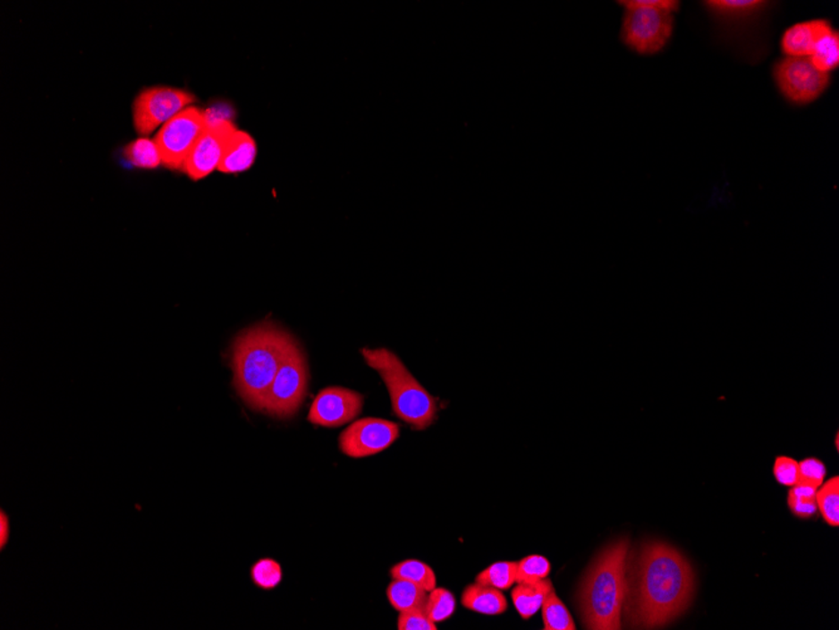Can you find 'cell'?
Listing matches in <instances>:
<instances>
[{"instance_id":"cell-18","label":"cell","mask_w":839,"mask_h":630,"mask_svg":"<svg viewBox=\"0 0 839 630\" xmlns=\"http://www.w3.org/2000/svg\"><path fill=\"white\" fill-rule=\"evenodd\" d=\"M390 574L393 579L407 580V582L421 586L428 592L436 588V575L434 570L428 564L416 558H409V560L394 565Z\"/></svg>"},{"instance_id":"cell-6","label":"cell","mask_w":839,"mask_h":630,"mask_svg":"<svg viewBox=\"0 0 839 630\" xmlns=\"http://www.w3.org/2000/svg\"><path fill=\"white\" fill-rule=\"evenodd\" d=\"M309 379L304 353L293 341L270 385L264 400L263 413L279 419L293 417L307 396Z\"/></svg>"},{"instance_id":"cell-4","label":"cell","mask_w":839,"mask_h":630,"mask_svg":"<svg viewBox=\"0 0 839 630\" xmlns=\"http://www.w3.org/2000/svg\"><path fill=\"white\" fill-rule=\"evenodd\" d=\"M361 353L366 364L377 371L386 385L394 414L412 430L431 427L439 411L437 400L419 383L399 356L385 347H363Z\"/></svg>"},{"instance_id":"cell-14","label":"cell","mask_w":839,"mask_h":630,"mask_svg":"<svg viewBox=\"0 0 839 630\" xmlns=\"http://www.w3.org/2000/svg\"><path fill=\"white\" fill-rule=\"evenodd\" d=\"M256 158V140L251 138L250 133L236 130L234 135L229 140L217 172L223 174L247 172L253 166Z\"/></svg>"},{"instance_id":"cell-16","label":"cell","mask_w":839,"mask_h":630,"mask_svg":"<svg viewBox=\"0 0 839 630\" xmlns=\"http://www.w3.org/2000/svg\"><path fill=\"white\" fill-rule=\"evenodd\" d=\"M552 588L553 584L548 577L538 583H518L513 589L512 599L519 616L524 620L530 619L542 608Z\"/></svg>"},{"instance_id":"cell-5","label":"cell","mask_w":839,"mask_h":630,"mask_svg":"<svg viewBox=\"0 0 839 630\" xmlns=\"http://www.w3.org/2000/svg\"><path fill=\"white\" fill-rule=\"evenodd\" d=\"M624 12L621 38L636 54L648 55L663 51L673 36L677 0H623Z\"/></svg>"},{"instance_id":"cell-31","label":"cell","mask_w":839,"mask_h":630,"mask_svg":"<svg viewBox=\"0 0 839 630\" xmlns=\"http://www.w3.org/2000/svg\"><path fill=\"white\" fill-rule=\"evenodd\" d=\"M788 506L795 516L809 518L816 516L818 512L816 498H800L788 496Z\"/></svg>"},{"instance_id":"cell-29","label":"cell","mask_w":839,"mask_h":630,"mask_svg":"<svg viewBox=\"0 0 839 630\" xmlns=\"http://www.w3.org/2000/svg\"><path fill=\"white\" fill-rule=\"evenodd\" d=\"M773 473L783 486L793 487L800 482V464L787 455H779L774 464Z\"/></svg>"},{"instance_id":"cell-3","label":"cell","mask_w":839,"mask_h":630,"mask_svg":"<svg viewBox=\"0 0 839 630\" xmlns=\"http://www.w3.org/2000/svg\"><path fill=\"white\" fill-rule=\"evenodd\" d=\"M629 540H620L606 549L592 565L582 588L580 604L587 629H621V614L626 600Z\"/></svg>"},{"instance_id":"cell-23","label":"cell","mask_w":839,"mask_h":630,"mask_svg":"<svg viewBox=\"0 0 839 630\" xmlns=\"http://www.w3.org/2000/svg\"><path fill=\"white\" fill-rule=\"evenodd\" d=\"M817 506L822 517L832 527L839 524V477L831 478L817 490Z\"/></svg>"},{"instance_id":"cell-19","label":"cell","mask_w":839,"mask_h":630,"mask_svg":"<svg viewBox=\"0 0 839 630\" xmlns=\"http://www.w3.org/2000/svg\"><path fill=\"white\" fill-rule=\"evenodd\" d=\"M809 61L820 72L831 73L839 64V34L837 30L823 36L814 47Z\"/></svg>"},{"instance_id":"cell-12","label":"cell","mask_w":839,"mask_h":630,"mask_svg":"<svg viewBox=\"0 0 839 630\" xmlns=\"http://www.w3.org/2000/svg\"><path fill=\"white\" fill-rule=\"evenodd\" d=\"M362 394L342 387L321 390L313 400L309 421L317 427L338 428L348 424L361 414Z\"/></svg>"},{"instance_id":"cell-10","label":"cell","mask_w":839,"mask_h":630,"mask_svg":"<svg viewBox=\"0 0 839 630\" xmlns=\"http://www.w3.org/2000/svg\"><path fill=\"white\" fill-rule=\"evenodd\" d=\"M400 425L381 418H362L342 431L338 445L351 458H366L386 451L399 439Z\"/></svg>"},{"instance_id":"cell-33","label":"cell","mask_w":839,"mask_h":630,"mask_svg":"<svg viewBox=\"0 0 839 630\" xmlns=\"http://www.w3.org/2000/svg\"><path fill=\"white\" fill-rule=\"evenodd\" d=\"M835 446L838 447V434H837V438H835Z\"/></svg>"},{"instance_id":"cell-26","label":"cell","mask_w":839,"mask_h":630,"mask_svg":"<svg viewBox=\"0 0 839 630\" xmlns=\"http://www.w3.org/2000/svg\"><path fill=\"white\" fill-rule=\"evenodd\" d=\"M704 4L714 13L724 17H744L760 11L767 3L760 0H710Z\"/></svg>"},{"instance_id":"cell-28","label":"cell","mask_w":839,"mask_h":630,"mask_svg":"<svg viewBox=\"0 0 839 630\" xmlns=\"http://www.w3.org/2000/svg\"><path fill=\"white\" fill-rule=\"evenodd\" d=\"M399 630H436V623L428 617L424 608L403 611L397 620Z\"/></svg>"},{"instance_id":"cell-13","label":"cell","mask_w":839,"mask_h":630,"mask_svg":"<svg viewBox=\"0 0 839 630\" xmlns=\"http://www.w3.org/2000/svg\"><path fill=\"white\" fill-rule=\"evenodd\" d=\"M832 30L831 23L825 20L794 24L788 28L787 32L783 36V52L787 55V57L809 58L818 40Z\"/></svg>"},{"instance_id":"cell-7","label":"cell","mask_w":839,"mask_h":630,"mask_svg":"<svg viewBox=\"0 0 839 630\" xmlns=\"http://www.w3.org/2000/svg\"><path fill=\"white\" fill-rule=\"evenodd\" d=\"M208 116L198 107L189 106L161 126L155 136L163 166L184 170L186 160L208 127Z\"/></svg>"},{"instance_id":"cell-15","label":"cell","mask_w":839,"mask_h":630,"mask_svg":"<svg viewBox=\"0 0 839 630\" xmlns=\"http://www.w3.org/2000/svg\"><path fill=\"white\" fill-rule=\"evenodd\" d=\"M462 604L466 609L484 616H500L508 609V601L499 589L478 583L466 586L462 595Z\"/></svg>"},{"instance_id":"cell-27","label":"cell","mask_w":839,"mask_h":630,"mask_svg":"<svg viewBox=\"0 0 839 630\" xmlns=\"http://www.w3.org/2000/svg\"><path fill=\"white\" fill-rule=\"evenodd\" d=\"M551 563L542 555H530L517 563V583H538L551 574Z\"/></svg>"},{"instance_id":"cell-2","label":"cell","mask_w":839,"mask_h":630,"mask_svg":"<svg viewBox=\"0 0 839 630\" xmlns=\"http://www.w3.org/2000/svg\"><path fill=\"white\" fill-rule=\"evenodd\" d=\"M293 337L272 322L248 328L233 344L234 387L245 404L263 412L264 400Z\"/></svg>"},{"instance_id":"cell-32","label":"cell","mask_w":839,"mask_h":630,"mask_svg":"<svg viewBox=\"0 0 839 630\" xmlns=\"http://www.w3.org/2000/svg\"><path fill=\"white\" fill-rule=\"evenodd\" d=\"M9 540V518L4 511L0 512V549H4Z\"/></svg>"},{"instance_id":"cell-24","label":"cell","mask_w":839,"mask_h":630,"mask_svg":"<svg viewBox=\"0 0 839 630\" xmlns=\"http://www.w3.org/2000/svg\"><path fill=\"white\" fill-rule=\"evenodd\" d=\"M424 609L434 623L445 622L456 609L455 597L445 588H435L428 592Z\"/></svg>"},{"instance_id":"cell-1","label":"cell","mask_w":839,"mask_h":630,"mask_svg":"<svg viewBox=\"0 0 839 630\" xmlns=\"http://www.w3.org/2000/svg\"><path fill=\"white\" fill-rule=\"evenodd\" d=\"M694 592L689 561L671 546L649 542L637 561L632 597L633 626L658 628L688 608Z\"/></svg>"},{"instance_id":"cell-8","label":"cell","mask_w":839,"mask_h":630,"mask_svg":"<svg viewBox=\"0 0 839 630\" xmlns=\"http://www.w3.org/2000/svg\"><path fill=\"white\" fill-rule=\"evenodd\" d=\"M197 101L194 95L175 87H148L139 93L133 102V125L142 136L150 135L175 115Z\"/></svg>"},{"instance_id":"cell-25","label":"cell","mask_w":839,"mask_h":630,"mask_svg":"<svg viewBox=\"0 0 839 630\" xmlns=\"http://www.w3.org/2000/svg\"><path fill=\"white\" fill-rule=\"evenodd\" d=\"M250 575L258 588L263 591H273L282 583V566L273 558H260L251 566Z\"/></svg>"},{"instance_id":"cell-20","label":"cell","mask_w":839,"mask_h":630,"mask_svg":"<svg viewBox=\"0 0 839 630\" xmlns=\"http://www.w3.org/2000/svg\"><path fill=\"white\" fill-rule=\"evenodd\" d=\"M123 155L133 166L140 167V169H157L163 164L157 142L148 138L130 142L123 149Z\"/></svg>"},{"instance_id":"cell-17","label":"cell","mask_w":839,"mask_h":630,"mask_svg":"<svg viewBox=\"0 0 839 630\" xmlns=\"http://www.w3.org/2000/svg\"><path fill=\"white\" fill-rule=\"evenodd\" d=\"M386 594L388 601L399 613L415 609V608H424L428 598V592L425 589L403 579H394L393 583L387 586Z\"/></svg>"},{"instance_id":"cell-11","label":"cell","mask_w":839,"mask_h":630,"mask_svg":"<svg viewBox=\"0 0 839 630\" xmlns=\"http://www.w3.org/2000/svg\"><path fill=\"white\" fill-rule=\"evenodd\" d=\"M235 132L236 127L229 120L208 123L203 135L199 138L186 160V175L192 180H201L216 172L222 163L229 140Z\"/></svg>"},{"instance_id":"cell-21","label":"cell","mask_w":839,"mask_h":630,"mask_svg":"<svg viewBox=\"0 0 839 630\" xmlns=\"http://www.w3.org/2000/svg\"><path fill=\"white\" fill-rule=\"evenodd\" d=\"M543 624L546 630H574L573 617H572L567 607L555 594V589H551L546 597L545 603L542 605Z\"/></svg>"},{"instance_id":"cell-30","label":"cell","mask_w":839,"mask_h":630,"mask_svg":"<svg viewBox=\"0 0 839 630\" xmlns=\"http://www.w3.org/2000/svg\"><path fill=\"white\" fill-rule=\"evenodd\" d=\"M826 465L817 458H807L800 464V482L809 484L818 490L825 482Z\"/></svg>"},{"instance_id":"cell-9","label":"cell","mask_w":839,"mask_h":630,"mask_svg":"<svg viewBox=\"0 0 839 630\" xmlns=\"http://www.w3.org/2000/svg\"><path fill=\"white\" fill-rule=\"evenodd\" d=\"M774 79L784 98L797 105L816 101L831 82L829 73L820 72L806 57H785L776 62Z\"/></svg>"},{"instance_id":"cell-22","label":"cell","mask_w":839,"mask_h":630,"mask_svg":"<svg viewBox=\"0 0 839 630\" xmlns=\"http://www.w3.org/2000/svg\"><path fill=\"white\" fill-rule=\"evenodd\" d=\"M475 582L478 584L492 586L499 591H506L517 582V563L499 561V563L490 565L486 570L478 574Z\"/></svg>"}]
</instances>
